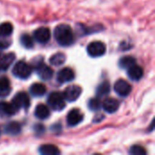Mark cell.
<instances>
[{
	"label": "cell",
	"instance_id": "1",
	"mask_svg": "<svg viewBox=\"0 0 155 155\" xmlns=\"http://www.w3.org/2000/svg\"><path fill=\"white\" fill-rule=\"evenodd\" d=\"M56 42L62 46H69L74 42V35L72 28L65 24L57 25L54 32Z\"/></svg>",
	"mask_w": 155,
	"mask_h": 155
},
{
	"label": "cell",
	"instance_id": "2",
	"mask_svg": "<svg viewBox=\"0 0 155 155\" xmlns=\"http://www.w3.org/2000/svg\"><path fill=\"white\" fill-rule=\"evenodd\" d=\"M31 73H32V67L24 61L17 62L13 68V74H15V76L20 79L28 78Z\"/></svg>",
	"mask_w": 155,
	"mask_h": 155
},
{
	"label": "cell",
	"instance_id": "3",
	"mask_svg": "<svg viewBox=\"0 0 155 155\" xmlns=\"http://www.w3.org/2000/svg\"><path fill=\"white\" fill-rule=\"evenodd\" d=\"M47 103L50 107H52L55 111H61L65 107V103H64V98L63 94L57 92L51 93L48 95L47 98Z\"/></svg>",
	"mask_w": 155,
	"mask_h": 155
},
{
	"label": "cell",
	"instance_id": "4",
	"mask_svg": "<svg viewBox=\"0 0 155 155\" xmlns=\"http://www.w3.org/2000/svg\"><path fill=\"white\" fill-rule=\"evenodd\" d=\"M106 46L103 42L94 41L90 43L87 46V53L92 57H99L105 54Z\"/></svg>",
	"mask_w": 155,
	"mask_h": 155
},
{
	"label": "cell",
	"instance_id": "5",
	"mask_svg": "<svg viewBox=\"0 0 155 155\" xmlns=\"http://www.w3.org/2000/svg\"><path fill=\"white\" fill-rule=\"evenodd\" d=\"M15 107L19 110L21 108H25V109H27L29 106H30V99H29V96L26 93H24V92H20L18 94H16L12 102H11Z\"/></svg>",
	"mask_w": 155,
	"mask_h": 155
},
{
	"label": "cell",
	"instance_id": "6",
	"mask_svg": "<svg viewBox=\"0 0 155 155\" xmlns=\"http://www.w3.org/2000/svg\"><path fill=\"white\" fill-rule=\"evenodd\" d=\"M81 94H82V88L78 85L74 84L65 88V90L64 91L63 96L64 100L68 102H74L75 100L79 98Z\"/></svg>",
	"mask_w": 155,
	"mask_h": 155
},
{
	"label": "cell",
	"instance_id": "7",
	"mask_svg": "<svg viewBox=\"0 0 155 155\" xmlns=\"http://www.w3.org/2000/svg\"><path fill=\"white\" fill-rule=\"evenodd\" d=\"M114 91L115 93L122 96V97H126L130 94L131 91H132V85L125 80L124 79H120L118 80L115 84H114Z\"/></svg>",
	"mask_w": 155,
	"mask_h": 155
},
{
	"label": "cell",
	"instance_id": "8",
	"mask_svg": "<svg viewBox=\"0 0 155 155\" xmlns=\"http://www.w3.org/2000/svg\"><path fill=\"white\" fill-rule=\"evenodd\" d=\"M35 69H36V73H37L38 76L42 80H45V81L50 80L54 75V72H53L52 68H50L48 65H46L45 64H44L42 62L39 63L35 66Z\"/></svg>",
	"mask_w": 155,
	"mask_h": 155
},
{
	"label": "cell",
	"instance_id": "9",
	"mask_svg": "<svg viewBox=\"0 0 155 155\" xmlns=\"http://www.w3.org/2000/svg\"><path fill=\"white\" fill-rule=\"evenodd\" d=\"M51 32L47 27H39L34 32V38L41 44H45L50 40Z\"/></svg>",
	"mask_w": 155,
	"mask_h": 155
},
{
	"label": "cell",
	"instance_id": "10",
	"mask_svg": "<svg viewBox=\"0 0 155 155\" xmlns=\"http://www.w3.org/2000/svg\"><path fill=\"white\" fill-rule=\"evenodd\" d=\"M74 72L73 69L68 68V67H64L63 69H61L58 74H57V81L61 84L64 83H68L71 82L74 79Z\"/></svg>",
	"mask_w": 155,
	"mask_h": 155
},
{
	"label": "cell",
	"instance_id": "11",
	"mask_svg": "<svg viewBox=\"0 0 155 155\" xmlns=\"http://www.w3.org/2000/svg\"><path fill=\"white\" fill-rule=\"evenodd\" d=\"M83 114L78 109H73L67 115V124L69 126H75L83 121Z\"/></svg>",
	"mask_w": 155,
	"mask_h": 155
},
{
	"label": "cell",
	"instance_id": "12",
	"mask_svg": "<svg viewBox=\"0 0 155 155\" xmlns=\"http://www.w3.org/2000/svg\"><path fill=\"white\" fill-rule=\"evenodd\" d=\"M120 106L119 102L114 98H106L103 102V108L108 114H113L118 110Z\"/></svg>",
	"mask_w": 155,
	"mask_h": 155
},
{
	"label": "cell",
	"instance_id": "13",
	"mask_svg": "<svg viewBox=\"0 0 155 155\" xmlns=\"http://www.w3.org/2000/svg\"><path fill=\"white\" fill-rule=\"evenodd\" d=\"M128 71V76L130 79L134 80V81H139L143 75V70L141 66L137 65V64H133L132 66H130L129 68H127Z\"/></svg>",
	"mask_w": 155,
	"mask_h": 155
},
{
	"label": "cell",
	"instance_id": "14",
	"mask_svg": "<svg viewBox=\"0 0 155 155\" xmlns=\"http://www.w3.org/2000/svg\"><path fill=\"white\" fill-rule=\"evenodd\" d=\"M15 55L14 53L5 54L3 56H0V69L7 70L10 64L15 61Z\"/></svg>",
	"mask_w": 155,
	"mask_h": 155
},
{
	"label": "cell",
	"instance_id": "15",
	"mask_svg": "<svg viewBox=\"0 0 155 155\" xmlns=\"http://www.w3.org/2000/svg\"><path fill=\"white\" fill-rule=\"evenodd\" d=\"M35 115L38 119L45 120V119L48 118V117H49V115H50L49 108H48L45 104H38V105L35 107Z\"/></svg>",
	"mask_w": 155,
	"mask_h": 155
},
{
	"label": "cell",
	"instance_id": "16",
	"mask_svg": "<svg viewBox=\"0 0 155 155\" xmlns=\"http://www.w3.org/2000/svg\"><path fill=\"white\" fill-rule=\"evenodd\" d=\"M30 93L34 95V96H43L45 95V94L46 93V87L44 84L41 83H35L34 84L31 85L30 87Z\"/></svg>",
	"mask_w": 155,
	"mask_h": 155
},
{
	"label": "cell",
	"instance_id": "17",
	"mask_svg": "<svg viewBox=\"0 0 155 155\" xmlns=\"http://www.w3.org/2000/svg\"><path fill=\"white\" fill-rule=\"evenodd\" d=\"M11 92L10 82L6 77L0 78V97L7 96Z\"/></svg>",
	"mask_w": 155,
	"mask_h": 155
},
{
	"label": "cell",
	"instance_id": "18",
	"mask_svg": "<svg viewBox=\"0 0 155 155\" xmlns=\"http://www.w3.org/2000/svg\"><path fill=\"white\" fill-rule=\"evenodd\" d=\"M39 152L44 155H56L60 153L59 149L54 144H44L40 146Z\"/></svg>",
	"mask_w": 155,
	"mask_h": 155
},
{
	"label": "cell",
	"instance_id": "19",
	"mask_svg": "<svg viewBox=\"0 0 155 155\" xmlns=\"http://www.w3.org/2000/svg\"><path fill=\"white\" fill-rule=\"evenodd\" d=\"M0 110L7 115H13L18 111L12 103H6V102L0 103Z\"/></svg>",
	"mask_w": 155,
	"mask_h": 155
},
{
	"label": "cell",
	"instance_id": "20",
	"mask_svg": "<svg viewBox=\"0 0 155 155\" xmlns=\"http://www.w3.org/2000/svg\"><path fill=\"white\" fill-rule=\"evenodd\" d=\"M21 132V125L16 122H12L8 124L5 127V133L11 135H16Z\"/></svg>",
	"mask_w": 155,
	"mask_h": 155
},
{
	"label": "cell",
	"instance_id": "21",
	"mask_svg": "<svg viewBox=\"0 0 155 155\" xmlns=\"http://www.w3.org/2000/svg\"><path fill=\"white\" fill-rule=\"evenodd\" d=\"M14 27L11 23L5 22L0 25V36L1 37H5L10 35L13 33Z\"/></svg>",
	"mask_w": 155,
	"mask_h": 155
},
{
	"label": "cell",
	"instance_id": "22",
	"mask_svg": "<svg viewBox=\"0 0 155 155\" xmlns=\"http://www.w3.org/2000/svg\"><path fill=\"white\" fill-rule=\"evenodd\" d=\"M65 62V55L63 53H57L50 57V63L53 65L59 66Z\"/></svg>",
	"mask_w": 155,
	"mask_h": 155
},
{
	"label": "cell",
	"instance_id": "23",
	"mask_svg": "<svg viewBox=\"0 0 155 155\" xmlns=\"http://www.w3.org/2000/svg\"><path fill=\"white\" fill-rule=\"evenodd\" d=\"M111 91V86L108 82H104L102 83L98 87H97V94L98 96H104L110 93Z\"/></svg>",
	"mask_w": 155,
	"mask_h": 155
},
{
	"label": "cell",
	"instance_id": "24",
	"mask_svg": "<svg viewBox=\"0 0 155 155\" xmlns=\"http://www.w3.org/2000/svg\"><path fill=\"white\" fill-rule=\"evenodd\" d=\"M20 43L25 48H32L33 45H34V41L32 39V37L29 35H27V34H25V35H21Z\"/></svg>",
	"mask_w": 155,
	"mask_h": 155
},
{
	"label": "cell",
	"instance_id": "25",
	"mask_svg": "<svg viewBox=\"0 0 155 155\" xmlns=\"http://www.w3.org/2000/svg\"><path fill=\"white\" fill-rule=\"evenodd\" d=\"M134 64H135V59L132 56H124L121 58L119 62V64L122 68H129Z\"/></svg>",
	"mask_w": 155,
	"mask_h": 155
},
{
	"label": "cell",
	"instance_id": "26",
	"mask_svg": "<svg viewBox=\"0 0 155 155\" xmlns=\"http://www.w3.org/2000/svg\"><path fill=\"white\" fill-rule=\"evenodd\" d=\"M130 153L134 155H145L147 153L143 147L140 145H134L130 149Z\"/></svg>",
	"mask_w": 155,
	"mask_h": 155
},
{
	"label": "cell",
	"instance_id": "27",
	"mask_svg": "<svg viewBox=\"0 0 155 155\" xmlns=\"http://www.w3.org/2000/svg\"><path fill=\"white\" fill-rule=\"evenodd\" d=\"M88 106L92 111H97L101 107V102L98 98H93L89 101Z\"/></svg>",
	"mask_w": 155,
	"mask_h": 155
},
{
	"label": "cell",
	"instance_id": "28",
	"mask_svg": "<svg viewBox=\"0 0 155 155\" xmlns=\"http://www.w3.org/2000/svg\"><path fill=\"white\" fill-rule=\"evenodd\" d=\"M10 45V42L5 39H0V49H6Z\"/></svg>",
	"mask_w": 155,
	"mask_h": 155
}]
</instances>
